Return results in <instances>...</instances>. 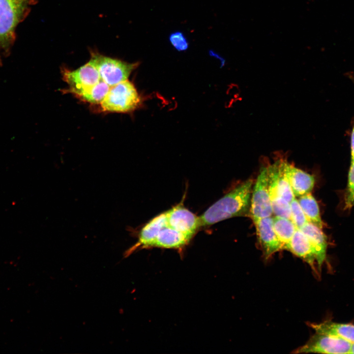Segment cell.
Here are the masks:
<instances>
[{"label": "cell", "instance_id": "cell-21", "mask_svg": "<svg viewBox=\"0 0 354 354\" xmlns=\"http://www.w3.org/2000/svg\"><path fill=\"white\" fill-rule=\"evenodd\" d=\"M291 219L297 229H300L308 222L297 199L295 197L290 202Z\"/></svg>", "mask_w": 354, "mask_h": 354}, {"label": "cell", "instance_id": "cell-24", "mask_svg": "<svg viewBox=\"0 0 354 354\" xmlns=\"http://www.w3.org/2000/svg\"><path fill=\"white\" fill-rule=\"evenodd\" d=\"M351 79L354 83V76L352 77ZM350 146L351 151V159H354V123L353 126L350 136Z\"/></svg>", "mask_w": 354, "mask_h": 354}, {"label": "cell", "instance_id": "cell-25", "mask_svg": "<svg viewBox=\"0 0 354 354\" xmlns=\"http://www.w3.org/2000/svg\"><path fill=\"white\" fill-rule=\"evenodd\" d=\"M350 354H354V343H353L352 347V349H351V351Z\"/></svg>", "mask_w": 354, "mask_h": 354}, {"label": "cell", "instance_id": "cell-7", "mask_svg": "<svg viewBox=\"0 0 354 354\" xmlns=\"http://www.w3.org/2000/svg\"><path fill=\"white\" fill-rule=\"evenodd\" d=\"M63 78L69 86L67 91L77 96L101 79L96 68L89 61L75 70L63 71Z\"/></svg>", "mask_w": 354, "mask_h": 354}, {"label": "cell", "instance_id": "cell-20", "mask_svg": "<svg viewBox=\"0 0 354 354\" xmlns=\"http://www.w3.org/2000/svg\"><path fill=\"white\" fill-rule=\"evenodd\" d=\"M286 162L280 159L277 178V187L280 196L289 203L295 197L292 192L286 171Z\"/></svg>", "mask_w": 354, "mask_h": 354}, {"label": "cell", "instance_id": "cell-16", "mask_svg": "<svg viewBox=\"0 0 354 354\" xmlns=\"http://www.w3.org/2000/svg\"><path fill=\"white\" fill-rule=\"evenodd\" d=\"M310 326L316 332L338 337L354 343V325L324 321L319 324L311 323Z\"/></svg>", "mask_w": 354, "mask_h": 354}, {"label": "cell", "instance_id": "cell-9", "mask_svg": "<svg viewBox=\"0 0 354 354\" xmlns=\"http://www.w3.org/2000/svg\"><path fill=\"white\" fill-rule=\"evenodd\" d=\"M257 235L266 259L283 249V245L274 231L273 217H266L254 222Z\"/></svg>", "mask_w": 354, "mask_h": 354}, {"label": "cell", "instance_id": "cell-17", "mask_svg": "<svg viewBox=\"0 0 354 354\" xmlns=\"http://www.w3.org/2000/svg\"><path fill=\"white\" fill-rule=\"evenodd\" d=\"M297 200L308 222L322 229L324 223L318 204L311 193L298 197Z\"/></svg>", "mask_w": 354, "mask_h": 354}, {"label": "cell", "instance_id": "cell-15", "mask_svg": "<svg viewBox=\"0 0 354 354\" xmlns=\"http://www.w3.org/2000/svg\"><path fill=\"white\" fill-rule=\"evenodd\" d=\"M191 238L167 225L159 232L151 247L181 249L187 245Z\"/></svg>", "mask_w": 354, "mask_h": 354}, {"label": "cell", "instance_id": "cell-1", "mask_svg": "<svg viewBox=\"0 0 354 354\" xmlns=\"http://www.w3.org/2000/svg\"><path fill=\"white\" fill-rule=\"evenodd\" d=\"M253 183L252 179L246 180L212 205L199 217L201 227L245 215L250 206Z\"/></svg>", "mask_w": 354, "mask_h": 354}, {"label": "cell", "instance_id": "cell-8", "mask_svg": "<svg viewBox=\"0 0 354 354\" xmlns=\"http://www.w3.org/2000/svg\"><path fill=\"white\" fill-rule=\"evenodd\" d=\"M167 225L191 237L201 228L199 217L182 205L178 204L165 212Z\"/></svg>", "mask_w": 354, "mask_h": 354}, {"label": "cell", "instance_id": "cell-5", "mask_svg": "<svg viewBox=\"0 0 354 354\" xmlns=\"http://www.w3.org/2000/svg\"><path fill=\"white\" fill-rule=\"evenodd\" d=\"M353 343L344 339L316 332L293 353L350 354Z\"/></svg>", "mask_w": 354, "mask_h": 354}, {"label": "cell", "instance_id": "cell-11", "mask_svg": "<svg viewBox=\"0 0 354 354\" xmlns=\"http://www.w3.org/2000/svg\"><path fill=\"white\" fill-rule=\"evenodd\" d=\"M167 226L165 212L161 213L151 219L140 230L138 241L124 253V257L130 255L136 250L151 247L152 244L159 232Z\"/></svg>", "mask_w": 354, "mask_h": 354}, {"label": "cell", "instance_id": "cell-18", "mask_svg": "<svg viewBox=\"0 0 354 354\" xmlns=\"http://www.w3.org/2000/svg\"><path fill=\"white\" fill-rule=\"evenodd\" d=\"M273 225L277 236L284 248L297 228L291 220L276 216L273 217Z\"/></svg>", "mask_w": 354, "mask_h": 354}, {"label": "cell", "instance_id": "cell-4", "mask_svg": "<svg viewBox=\"0 0 354 354\" xmlns=\"http://www.w3.org/2000/svg\"><path fill=\"white\" fill-rule=\"evenodd\" d=\"M97 70L101 79L110 87L128 80L138 62L129 63L109 57L96 51L90 52L88 61Z\"/></svg>", "mask_w": 354, "mask_h": 354}, {"label": "cell", "instance_id": "cell-23", "mask_svg": "<svg viewBox=\"0 0 354 354\" xmlns=\"http://www.w3.org/2000/svg\"><path fill=\"white\" fill-rule=\"evenodd\" d=\"M169 41L173 46L178 51L187 49L189 43L185 35L180 31L173 32L169 36Z\"/></svg>", "mask_w": 354, "mask_h": 354}, {"label": "cell", "instance_id": "cell-10", "mask_svg": "<svg viewBox=\"0 0 354 354\" xmlns=\"http://www.w3.org/2000/svg\"><path fill=\"white\" fill-rule=\"evenodd\" d=\"M279 162L280 159L267 167L268 187L273 214L291 220L290 204L280 196L278 189Z\"/></svg>", "mask_w": 354, "mask_h": 354}, {"label": "cell", "instance_id": "cell-14", "mask_svg": "<svg viewBox=\"0 0 354 354\" xmlns=\"http://www.w3.org/2000/svg\"><path fill=\"white\" fill-rule=\"evenodd\" d=\"M299 229L306 235L311 242L314 251L318 268L320 269L326 257V236L322 232V229L309 222Z\"/></svg>", "mask_w": 354, "mask_h": 354}, {"label": "cell", "instance_id": "cell-19", "mask_svg": "<svg viewBox=\"0 0 354 354\" xmlns=\"http://www.w3.org/2000/svg\"><path fill=\"white\" fill-rule=\"evenodd\" d=\"M110 87L101 79L96 85L81 92L77 96L87 102L93 104H100L105 98Z\"/></svg>", "mask_w": 354, "mask_h": 354}, {"label": "cell", "instance_id": "cell-6", "mask_svg": "<svg viewBox=\"0 0 354 354\" xmlns=\"http://www.w3.org/2000/svg\"><path fill=\"white\" fill-rule=\"evenodd\" d=\"M250 211L254 223L260 219L271 216L273 214L266 167H263L261 169L252 190Z\"/></svg>", "mask_w": 354, "mask_h": 354}, {"label": "cell", "instance_id": "cell-22", "mask_svg": "<svg viewBox=\"0 0 354 354\" xmlns=\"http://www.w3.org/2000/svg\"><path fill=\"white\" fill-rule=\"evenodd\" d=\"M354 206V159H351L348 176L347 189L345 199V208L351 209Z\"/></svg>", "mask_w": 354, "mask_h": 354}, {"label": "cell", "instance_id": "cell-26", "mask_svg": "<svg viewBox=\"0 0 354 354\" xmlns=\"http://www.w3.org/2000/svg\"><path fill=\"white\" fill-rule=\"evenodd\" d=\"M0 64L1 63V56H0Z\"/></svg>", "mask_w": 354, "mask_h": 354}, {"label": "cell", "instance_id": "cell-13", "mask_svg": "<svg viewBox=\"0 0 354 354\" xmlns=\"http://www.w3.org/2000/svg\"><path fill=\"white\" fill-rule=\"evenodd\" d=\"M284 248L302 259L316 271L314 266L316 258L313 248L308 237L299 229L296 230Z\"/></svg>", "mask_w": 354, "mask_h": 354}, {"label": "cell", "instance_id": "cell-3", "mask_svg": "<svg viewBox=\"0 0 354 354\" xmlns=\"http://www.w3.org/2000/svg\"><path fill=\"white\" fill-rule=\"evenodd\" d=\"M141 102L135 87L126 80L111 87L100 106L104 111L128 113L137 109Z\"/></svg>", "mask_w": 354, "mask_h": 354}, {"label": "cell", "instance_id": "cell-12", "mask_svg": "<svg viewBox=\"0 0 354 354\" xmlns=\"http://www.w3.org/2000/svg\"><path fill=\"white\" fill-rule=\"evenodd\" d=\"M286 171L294 196L299 197L309 193L315 183L313 176L286 162Z\"/></svg>", "mask_w": 354, "mask_h": 354}, {"label": "cell", "instance_id": "cell-2", "mask_svg": "<svg viewBox=\"0 0 354 354\" xmlns=\"http://www.w3.org/2000/svg\"><path fill=\"white\" fill-rule=\"evenodd\" d=\"M34 0H0V51L8 56L16 40V29L30 12Z\"/></svg>", "mask_w": 354, "mask_h": 354}]
</instances>
